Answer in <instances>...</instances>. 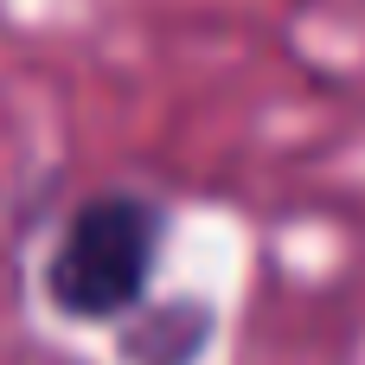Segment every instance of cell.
Listing matches in <instances>:
<instances>
[{
	"label": "cell",
	"instance_id": "1",
	"mask_svg": "<svg viewBox=\"0 0 365 365\" xmlns=\"http://www.w3.org/2000/svg\"><path fill=\"white\" fill-rule=\"evenodd\" d=\"M154 250H160L154 199H141V192L83 199L45 257V295L71 321H115L148 295Z\"/></svg>",
	"mask_w": 365,
	"mask_h": 365
}]
</instances>
